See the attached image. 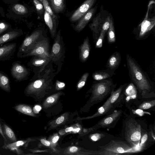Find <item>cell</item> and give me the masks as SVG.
I'll list each match as a JSON object with an SVG mask.
<instances>
[{
    "mask_svg": "<svg viewBox=\"0 0 155 155\" xmlns=\"http://www.w3.org/2000/svg\"><path fill=\"white\" fill-rule=\"evenodd\" d=\"M50 64L27 86L24 91L25 95L37 98H43L52 88L53 80L56 75Z\"/></svg>",
    "mask_w": 155,
    "mask_h": 155,
    "instance_id": "cell-1",
    "label": "cell"
},
{
    "mask_svg": "<svg viewBox=\"0 0 155 155\" xmlns=\"http://www.w3.org/2000/svg\"><path fill=\"white\" fill-rule=\"evenodd\" d=\"M127 60L131 78L139 89L143 94L150 91L151 87L149 79L134 60L127 55Z\"/></svg>",
    "mask_w": 155,
    "mask_h": 155,
    "instance_id": "cell-2",
    "label": "cell"
},
{
    "mask_svg": "<svg viewBox=\"0 0 155 155\" xmlns=\"http://www.w3.org/2000/svg\"><path fill=\"white\" fill-rule=\"evenodd\" d=\"M50 52L51 62L58 66L55 72L57 74L61 71L65 57V49L63 38L61 35V30L57 33Z\"/></svg>",
    "mask_w": 155,
    "mask_h": 155,
    "instance_id": "cell-3",
    "label": "cell"
},
{
    "mask_svg": "<svg viewBox=\"0 0 155 155\" xmlns=\"http://www.w3.org/2000/svg\"><path fill=\"white\" fill-rule=\"evenodd\" d=\"M100 148L101 151L98 153L100 155H123L136 152L134 147L124 142L115 140H112Z\"/></svg>",
    "mask_w": 155,
    "mask_h": 155,
    "instance_id": "cell-4",
    "label": "cell"
},
{
    "mask_svg": "<svg viewBox=\"0 0 155 155\" xmlns=\"http://www.w3.org/2000/svg\"><path fill=\"white\" fill-rule=\"evenodd\" d=\"M126 128V139L135 149L141 137V126L136 121L130 120L127 123Z\"/></svg>",
    "mask_w": 155,
    "mask_h": 155,
    "instance_id": "cell-5",
    "label": "cell"
},
{
    "mask_svg": "<svg viewBox=\"0 0 155 155\" xmlns=\"http://www.w3.org/2000/svg\"><path fill=\"white\" fill-rule=\"evenodd\" d=\"M33 56L50 57L49 42L47 36L43 38L31 49L21 55L20 58Z\"/></svg>",
    "mask_w": 155,
    "mask_h": 155,
    "instance_id": "cell-6",
    "label": "cell"
},
{
    "mask_svg": "<svg viewBox=\"0 0 155 155\" xmlns=\"http://www.w3.org/2000/svg\"><path fill=\"white\" fill-rule=\"evenodd\" d=\"M43 31L38 29L34 31L30 35L26 37L19 47L17 56H20L31 49L40 40L45 36Z\"/></svg>",
    "mask_w": 155,
    "mask_h": 155,
    "instance_id": "cell-7",
    "label": "cell"
},
{
    "mask_svg": "<svg viewBox=\"0 0 155 155\" xmlns=\"http://www.w3.org/2000/svg\"><path fill=\"white\" fill-rule=\"evenodd\" d=\"M112 84V82L107 80H102L93 84L91 101H98L103 99L109 93Z\"/></svg>",
    "mask_w": 155,
    "mask_h": 155,
    "instance_id": "cell-8",
    "label": "cell"
},
{
    "mask_svg": "<svg viewBox=\"0 0 155 155\" xmlns=\"http://www.w3.org/2000/svg\"><path fill=\"white\" fill-rule=\"evenodd\" d=\"M51 62L50 57L33 56L28 63V66L32 68L35 75L31 80L35 79L45 69Z\"/></svg>",
    "mask_w": 155,
    "mask_h": 155,
    "instance_id": "cell-9",
    "label": "cell"
},
{
    "mask_svg": "<svg viewBox=\"0 0 155 155\" xmlns=\"http://www.w3.org/2000/svg\"><path fill=\"white\" fill-rule=\"evenodd\" d=\"M123 86H120L116 91H112L110 97L100 107L97 111L92 116L80 118V119H91L105 114L113 106V104L118 98L123 89Z\"/></svg>",
    "mask_w": 155,
    "mask_h": 155,
    "instance_id": "cell-10",
    "label": "cell"
},
{
    "mask_svg": "<svg viewBox=\"0 0 155 155\" xmlns=\"http://www.w3.org/2000/svg\"><path fill=\"white\" fill-rule=\"evenodd\" d=\"M30 72V70L21 64L20 61H15L12 64L11 74L17 81H21L27 79Z\"/></svg>",
    "mask_w": 155,
    "mask_h": 155,
    "instance_id": "cell-11",
    "label": "cell"
},
{
    "mask_svg": "<svg viewBox=\"0 0 155 155\" xmlns=\"http://www.w3.org/2000/svg\"><path fill=\"white\" fill-rule=\"evenodd\" d=\"M96 0H86L73 13L70 18L71 22L78 20L90 9L95 4Z\"/></svg>",
    "mask_w": 155,
    "mask_h": 155,
    "instance_id": "cell-12",
    "label": "cell"
},
{
    "mask_svg": "<svg viewBox=\"0 0 155 155\" xmlns=\"http://www.w3.org/2000/svg\"><path fill=\"white\" fill-rule=\"evenodd\" d=\"M97 8L96 5L91 8L78 20L74 27L75 30L79 32L84 28L95 13Z\"/></svg>",
    "mask_w": 155,
    "mask_h": 155,
    "instance_id": "cell-13",
    "label": "cell"
},
{
    "mask_svg": "<svg viewBox=\"0 0 155 155\" xmlns=\"http://www.w3.org/2000/svg\"><path fill=\"white\" fill-rule=\"evenodd\" d=\"M16 43L6 44L0 47V61L9 60L16 51Z\"/></svg>",
    "mask_w": 155,
    "mask_h": 155,
    "instance_id": "cell-14",
    "label": "cell"
},
{
    "mask_svg": "<svg viewBox=\"0 0 155 155\" xmlns=\"http://www.w3.org/2000/svg\"><path fill=\"white\" fill-rule=\"evenodd\" d=\"M105 20V18H102L99 13L93 19L92 23L89 25V28L93 33L94 40L98 38Z\"/></svg>",
    "mask_w": 155,
    "mask_h": 155,
    "instance_id": "cell-15",
    "label": "cell"
},
{
    "mask_svg": "<svg viewBox=\"0 0 155 155\" xmlns=\"http://www.w3.org/2000/svg\"><path fill=\"white\" fill-rule=\"evenodd\" d=\"M121 112V110H114L112 114L99 121L93 128L97 129L109 126L120 115Z\"/></svg>",
    "mask_w": 155,
    "mask_h": 155,
    "instance_id": "cell-16",
    "label": "cell"
},
{
    "mask_svg": "<svg viewBox=\"0 0 155 155\" xmlns=\"http://www.w3.org/2000/svg\"><path fill=\"white\" fill-rule=\"evenodd\" d=\"M44 19L49 28L51 37L54 39L57 34V25L56 20L47 12L45 11Z\"/></svg>",
    "mask_w": 155,
    "mask_h": 155,
    "instance_id": "cell-17",
    "label": "cell"
},
{
    "mask_svg": "<svg viewBox=\"0 0 155 155\" xmlns=\"http://www.w3.org/2000/svg\"><path fill=\"white\" fill-rule=\"evenodd\" d=\"M23 34L21 30H13L0 36V45L11 41L20 36Z\"/></svg>",
    "mask_w": 155,
    "mask_h": 155,
    "instance_id": "cell-18",
    "label": "cell"
},
{
    "mask_svg": "<svg viewBox=\"0 0 155 155\" xmlns=\"http://www.w3.org/2000/svg\"><path fill=\"white\" fill-rule=\"evenodd\" d=\"M90 48L89 39L87 37L79 47V57L81 61L84 62L87 59L89 55Z\"/></svg>",
    "mask_w": 155,
    "mask_h": 155,
    "instance_id": "cell-19",
    "label": "cell"
},
{
    "mask_svg": "<svg viewBox=\"0 0 155 155\" xmlns=\"http://www.w3.org/2000/svg\"><path fill=\"white\" fill-rule=\"evenodd\" d=\"M121 58L120 54L117 52L109 58L107 64V67L111 70L116 69L119 65Z\"/></svg>",
    "mask_w": 155,
    "mask_h": 155,
    "instance_id": "cell-20",
    "label": "cell"
},
{
    "mask_svg": "<svg viewBox=\"0 0 155 155\" xmlns=\"http://www.w3.org/2000/svg\"><path fill=\"white\" fill-rule=\"evenodd\" d=\"M0 88L7 92L11 91L10 80L8 76L0 71Z\"/></svg>",
    "mask_w": 155,
    "mask_h": 155,
    "instance_id": "cell-21",
    "label": "cell"
},
{
    "mask_svg": "<svg viewBox=\"0 0 155 155\" xmlns=\"http://www.w3.org/2000/svg\"><path fill=\"white\" fill-rule=\"evenodd\" d=\"M27 142V141L25 140L17 141L6 145L4 148L5 149L9 150L16 152L18 154H21L22 152L20 149V147L25 145Z\"/></svg>",
    "mask_w": 155,
    "mask_h": 155,
    "instance_id": "cell-22",
    "label": "cell"
},
{
    "mask_svg": "<svg viewBox=\"0 0 155 155\" xmlns=\"http://www.w3.org/2000/svg\"><path fill=\"white\" fill-rule=\"evenodd\" d=\"M62 94V92H58L48 97L43 104V108L47 109L53 105L57 102Z\"/></svg>",
    "mask_w": 155,
    "mask_h": 155,
    "instance_id": "cell-23",
    "label": "cell"
},
{
    "mask_svg": "<svg viewBox=\"0 0 155 155\" xmlns=\"http://www.w3.org/2000/svg\"><path fill=\"white\" fill-rule=\"evenodd\" d=\"M14 107L15 110L22 114L33 117L36 116L31 107L28 105L20 104L16 105Z\"/></svg>",
    "mask_w": 155,
    "mask_h": 155,
    "instance_id": "cell-24",
    "label": "cell"
},
{
    "mask_svg": "<svg viewBox=\"0 0 155 155\" xmlns=\"http://www.w3.org/2000/svg\"><path fill=\"white\" fill-rule=\"evenodd\" d=\"M51 8L56 13L62 12L65 7L64 0H49Z\"/></svg>",
    "mask_w": 155,
    "mask_h": 155,
    "instance_id": "cell-25",
    "label": "cell"
},
{
    "mask_svg": "<svg viewBox=\"0 0 155 155\" xmlns=\"http://www.w3.org/2000/svg\"><path fill=\"white\" fill-rule=\"evenodd\" d=\"M125 94L127 96L126 99L127 101L136 98L137 91L133 84L131 83L127 87L126 89Z\"/></svg>",
    "mask_w": 155,
    "mask_h": 155,
    "instance_id": "cell-26",
    "label": "cell"
},
{
    "mask_svg": "<svg viewBox=\"0 0 155 155\" xmlns=\"http://www.w3.org/2000/svg\"><path fill=\"white\" fill-rule=\"evenodd\" d=\"M112 76V74L108 71H97L92 74L93 79L96 81H100L110 78Z\"/></svg>",
    "mask_w": 155,
    "mask_h": 155,
    "instance_id": "cell-27",
    "label": "cell"
},
{
    "mask_svg": "<svg viewBox=\"0 0 155 155\" xmlns=\"http://www.w3.org/2000/svg\"><path fill=\"white\" fill-rule=\"evenodd\" d=\"M108 41L109 43H114L115 41V36L113 19L111 16L110 25L107 32Z\"/></svg>",
    "mask_w": 155,
    "mask_h": 155,
    "instance_id": "cell-28",
    "label": "cell"
},
{
    "mask_svg": "<svg viewBox=\"0 0 155 155\" xmlns=\"http://www.w3.org/2000/svg\"><path fill=\"white\" fill-rule=\"evenodd\" d=\"M148 15L147 13L146 17L141 24V30H142L144 28L146 30H150L152 28L155 24V17L151 18H148Z\"/></svg>",
    "mask_w": 155,
    "mask_h": 155,
    "instance_id": "cell-29",
    "label": "cell"
},
{
    "mask_svg": "<svg viewBox=\"0 0 155 155\" xmlns=\"http://www.w3.org/2000/svg\"><path fill=\"white\" fill-rule=\"evenodd\" d=\"M3 127L4 133L8 138L13 142L17 141L15 133L9 126L5 124H4Z\"/></svg>",
    "mask_w": 155,
    "mask_h": 155,
    "instance_id": "cell-30",
    "label": "cell"
},
{
    "mask_svg": "<svg viewBox=\"0 0 155 155\" xmlns=\"http://www.w3.org/2000/svg\"><path fill=\"white\" fill-rule=\"evenodd\" d=\"M89 74L87 72L84 73L82 76L77 85V89L78 91L82 88L85 85Z\"/></svg>",
    "mask_w": 155,
    "mask_h": 155,
    "instance_id": "cell-31",
    "label": "cell"
},
{
    "mask_svg": "<svg viewBox=\"0 0 155 155\" xmlns=\"http://www.w3.org/2000/svg\"><path fill=\"white\" fill-rule=\"evenodd\" d=\"M12 9L15 13L19 14H24L28 12L27 8L24 5L19 4L15 5L13 7Z\"/></svg>",
    "mask_w": 155,
    "mask_h": 155,
    "instance_id": "cell-32",
    "label": "cell"
},
{
    "mask_svg": "<svg viewBox=\"0 0 155 155\" xmlns=\"http://www.w3.org/2000/svg\"><path fill=\"white\" fill-rule=\"evenodd\" d=\"M68 114H64L58 118L54 122L51 124V127H54L63 123L68 118Z\"/></svg>",
    "mask_w": 155,
    "mask_h": 155,
    "instance_id": "cell-33",
    "label": "cell"
},
{
    "mask_svg": "<svg viewBox=\"0 0 155 155\" xmlns=\"http://www.w3.org/2000/svg\"><path fill=\"white\" fill-rule=\"evenodd\" d=\"M42 3L45 11L49 13L53 18L56 20L57 18V17L54 13L53 10L49 6L48 0H43Z\"/></svg>",
    "mask_w": 155,
    "mask_h": 155,
    "instance_id": "cell-34",
    "label": "cell"
},
{
    "mask_svg": "<svg viewBox=\"0 0 155 155\" xmlns=\"http://www.w3.org/2000/svg\"><path fill=\"white\" fill-rule=\"evenodd\" d=\"M155 105V100H153L143 103L139 105V108L142 110H147L153 107Z\"/></svg>",
    "mask_w": 155,
    "mask_h": 155,
    "instance_id": "cell-35",
    "label": "cell"
},
{
    "mask_svg": "<svg viewBox=\"0 0 155 155\" xmlns=\"http://www.w3.org/2000/svg\"><path fill=\"white\" fill-rule=\"evenodd\" d=\"M106 32L101 31L97 38V40L95 45L96 48H100L102 46L103 42Z\"/></svg>",
    "mask_w": 155,
    "mask_h": 155,
    "instance_id": "cell-36",
    "label": "cell"
},
{
    "mask_svg": "<svg viewBox=\"0 0 155 155\" xmlns=\"http://www.w3.org/2000/svg\"><path fill=\"white\" fill-rule=\"evenodd\" d=\"M111 16V15H108L105 18L101 31H103L106 33L108 31L110 25V21Z\"/></svg>",
    "mask_w": 155,
    "mask_h": 155,
    "instance_id": "cell-37",
    "label": "cell"
},
{
    "mask_svg": "<svg viewBox=\"0 0 155 155\" xmlns=\"http://www.w3.org/2000/svg\"><path fill=\"white\" fill-rule=\"evenodd\" d=\"M33 1L37 12L40 14L42 13L44 10L42 3L39 0H33Z\"/></svg>",
    "mask_w": 155,
    "mask_h": 155,
    "instance_id": "cell-38",
    "label": "cell"
},
{
    "mask_svg": "<svg viewBox=\"0 0 155 155\" xmlns=\"http://www.w3.org/2000/svg\"><path fill=\"white\" fill-rule=\"evenodd\" d=\"M148 138V135L147 134H144L142 137H141L140 140L138 145V151H140L146 143Z\"/></svg>",
    "mask_w": 155,
    "mask_h": 155,
    "instance_id": "cell-39",
    "label": "cell"
},
{
    "mask_svg": "<svg viewBox=\"0 0 155 155\" xmlns=\"http://www.w3.org/2000/svg\"><path fill=\"white\" fill-rule=\"evenodd\" d=\"M65 86L64 83L56 80L55 84V89L56 91H59L64 88Z\"/></svg>",
    "mask_w": 155,
    "mask_h": 155,
    "instance_id": "cell-40",
    "label": "cell"
},
{
    "mask_svg": "<svg viewBox=\"0 0 155 155\" xmlns=\"http://www.w3.org/2000/svg\"><path fill=\"white\" fill-rule=\"evenodd\" d=\"M105 135L103 134L96 133L91 135L90 138L92 140L95 141L100 140Z\"/></svg>",
    "mask_w": 155,
    "mask_h": 155,
    "instance_id": "cell-41",
    "label": "cell"
},
{
    "mask_svg": "<svg viewBox=\"0 0 155 155\" xmlns=\"http://www.w3.org/2000/svg\"><path fill=\"white\" fill-rule=\"evenodd\" d=\"M10 25L3 22H0V35L4 32L9 28Z\"/></svg>",
    "mask_w": 155,
    "mask_h": 155,
    "instance_id": "cell-42",
    "label": "cell"
},
{
    "mask_svg": "<svg viewBox=\"0 0 155 155\" xmlns=\"http://www.w3.org/2000/svg\"><path fill=\"white\" fill-rule=\"evenodd\" d=\"M132 111L134 114L138 115L140 116H142L145 114L150 115V114L149 112L145 111L140 109L133 110Z\"/></svg>",
    "mask_w": 155,
    "mask_h": 155,
    "instance_id": "cell-43",
    "label": "cell"
},
{
    "mask_svg": "<svg viewBox=\"0 0 155 155\" xmlns=\"http://www.w3.org/2000/svg\"><path fill=\"white\" fill-rule=\"evenodd\" d=\"M41 142L43 145L46 146H49L51 145L50 142L44 139H41Z\"/></svg>",
    "mask_w": 155,
    "mask_h": 155,
    "instance_id": "cell-44",
    "label": "cell"
},
{
    "mask_svg": "<svg viewBox=\"0 0 155 155\" xmlns=\"http://www.w3.org/2000/svg\"><path fill=\"white\" fill-rule=\"evenodd\" d=\"M78 149L77 147L75 146H73L71 147L69 150V151L71 153H75L78 150Z\"/></svg>",
    "mask_w": 155,
    "mask_h": 155,
    "instance_id": "cell-45",
    "label": "cell"
},
{
    "mask_svg": "<svg viewBox=\"0 0 155 155\" xmlns=\"http://www.w3.org/2000/svg\"><path fill=\"white\" fill-rule=\"evenodd\" d=\"M59 138V137L58 135L54 137L52 140V143H56L58 140Z\"/></svg>",
    "mask_w": 155,
    "mask_h": 155,
    "instance_id": "cell-46",
    "label": "cell"
},
{
    "mask_svg": "<svg viewBox=\"0 0 155 155\" xmlns=\"http://www.w3.org/2000/svg\"><path fill=\"white\" fill-rule=\"evenodd\" d=\"M0 134L2 135V137H3L4 139L6 141V140L5 138V137L4 134V132H3L2 128V127L1 123H0Z\"/></svg>",
    "mask_w": 155,
    "mask_h": 155,
    "instance_id": "cell-47",
    "label": "cell"
},
{
    "mask_svg": "<svg viewBox=\"0 0 155 155\" xmlns=\"http://www.w3.org/2000/svg\"><path fill=\"white\" fill-rule=\"evenodd\" d=\"M73 128L72 127H70L67 128L65 129V131L66 132H68L73 131Z\"/></svg>",
    "mask_w": 155,
    "mask_h": 155,
    "instance_id": "cell-48",
    "label": "cell"
},
{
    "mask_svg": "<svg viewBox=\"0 0 155 155\" xmlns=\"http://www.w3.org/2000/svg\"><path fill=\"white\" fill-rule=\"evenodd\" d=\"M41 109V107L38 105H36L35 107V109L37 112H39Z\"/></svg>",
    "mask_w": 155,
    "mask_h": 155,
    "instance_id": "cell-49",
    "label": "cell"
},
{
    "mask_svg": "<svg viewBox=\"0 0 155 155\" xmlns=\"http://www.w3.org/2000/svg\"><path fill=\"white\" fill-rule=\"evenodd\" d=\"M80 130V128H77L74 129V133L78 132Z\"/></svg>",
    "mask_w": 155,
    "mask_h": 155,
    "instance_id": "cell-50",
    "label": "cell"
},
{
    "mask_svg": "<svg viewBox=\"0 0 155 155\" xmlns=\"http://www.w3.org/2000/svg\"><path fill=\"white\" fill-rule=\"evenodd\" d=\"M40 2H41V3L42 2L43 0H39Z\"/></svg>",
    "mask_w": 155,
    "mask_h": 155,
    "instance_id": "cell-51",
    "label": "cell"
}]
</instances>
